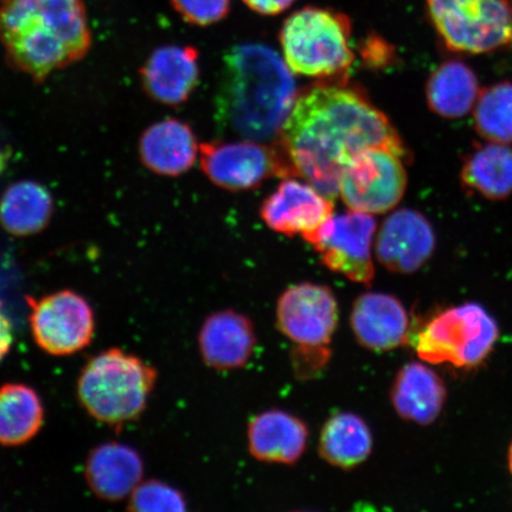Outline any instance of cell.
<instances>
[{"label": "cell", "instance_id": "obj_18", "mask_svg": "<svg viewBox=\"0 0 512 512\" xmlns=\"http://www.w3.org/2000/svg\"><path fill=\"white\" fill-rule=\"evenodd\" d=\"M310 431L306 422L283 409H268L249 421L248 450L258 462L294 465L304 456Z\"/></svg>", "mask_w": 512, "mask_h": 512}, {"label": "cell", "instance_id": "obj_22", "mask_svg": "<svg viewBox=\"0 0 512 512\" xmlns=\"http://www.w3.org/2000/svg\"><path fill=\"white\" fill-rule=\"evenodd\" d=\"M54 210L47 187L29 179L18 181L0 197V226L16 238H27L48 227Z\"/></svg>", "mask_w": 512, "mask_h": 512}, {"label": "cell", "instance_id": "obj_25", "mask_svg": "<svg viewBox=\"0 0 512 512\" xmlns=\"http://www.w3.org/2000/svg\"><path fill=\"white\" fill-rule=\"evenodd\" d=\"M44 407L34 388L23 383L0 386V445L28 444L42 430Z\"/></svg>", "mask_w": 512, "mask_h": 512}, {"label": "cell", "instance_id": "obj_4", "mask_svg": "<svg viewBox=\"0 0 512 512\" xmlns=\"http://www.w3.org/2000/svg\"><path fill=\"white\" fill-rule=\"evenodd\" d=\"M157 379L158 371L151 364L111 348L85 364L76 392L80 405L94 420L121 427L144 413Z\"/></svg>", "mask_w": 512, "mask_h": 512}, {"label": "cell", "instance_id": "obj_29", "mask_svg": "<svg viewBox=\"0 0 512 512\" xmlns=\"http://www.w3.org/2000/svg\"><path fill=\"white\" fill-rule=\"evenodd\" d=\"M170 3L183 21L196 27H209L228 16L232 0H170Z\"/></svg>", "mask_w": 512, "mask_h": 512}, {"label": "cell", "instance_id": "obj_7", "mask_svg": "<svg viewBox=\"0 0 512 512\" xmlns=\"http://www.w3.org/2000/svg\"><path fill=\"white\" fill-rule=\"evenodd\" d=\"M448 49L486 54L512 40V0H426Z\"/></svg>", "mask_w": 512, "mask_h": 512}, {"label": "cell", "instance_id": "obj_3", "mask_svg": "<svg viewBox=\"0 0 512 512\" xmlns=\"http://www.w3.org/2000/svg\"><path fill=\"white\" fill-rule=\"evenodd\" d=\"M0 44L9 66L40 83L92 48L82 0H0Z\"/></svg>", "mask_w": 512, "mask_h": 512}, {"label": "cell", "instance_id": "obj_6", "mask_svg": "<svg viewBox=\"0 0 512 512\" xmlns=\"http://www.w3.org/2000/svg\"><path fill=\"white\" fill-rule=\"evenodd\" d=\"M498 336L496 320L484 307L467 303L432 318L416 338L415 348L422 361L472 369L490 355Z\"/></svg>", "mask_w": 512, "mask_h": 512}, {"label": "cell", "instance_id": "obj_5", "mask_svg": "<svg viewBox=\"0 0 512 512\" xmlns=\"http://www.w3.org/2000/svg\"><path fill=\"white\" fill-rule=\"evenodd\" d=\"M350 18L332 9L305 6L285 19L279 41L292 73L347 82L355 61Z\"/></svg>", "mask_w": 512, "mask_h": 512}, {"label": "cell", "instance_id": "obj_12", "mask_svg": "<svg viewBox=\"0 0 512 512\" xmlns=\"http://www.w3.org/2000/svg\"><path fill=\"white\" fill-rule=\"evenodd\" d=\"M200 156L204 175L228 191L252 190L273 176H290L278 147L254 140L204 143Z\"/></svg>", "mask_w": 512, "mask_h": 512}, {"label": "cell", "instance_id": "obj_26", "mask_svg": "<svg viewBox=\"0 0 512 512\" xmlns=\"http://www.w3.org/2000/svg\"><path fill=\"white\" fill-rule=\"evenodd\" d=\"M462 181L467 188L492 201L512 194V149L505 144L479 146L466 158Z\"/></svg>", "mask_w": 512, "mask_h": 512}, {"label": "cell", "instance_id": "obj_13", "mask_svg": "<svg viewBox=\"0 0 512 512\" xmlns=\"http://www.w3.org/2000/svg\"><path fill=\"white\" fill-rule=\"evenodd\" d=\"M260 215L274 232L305 240L334 215V201L309 182L290 178L265 198Z\"/></svg>", "mask_w": 512, "mask_h": 512}, {"label": "cell", "instance_id": "obj_16", "mask_svg": "<svg viewBox=\"0 0 512 512\" xmlns=\"http://www.w3.org/2000/svg\"><path fill=\"white\" fill-rule=\"evenodd\" d=\"M198 60L194 47L165 46L153 50L140 69L145 93L165 106L183 105L200 82Z\"/></svg>", "mask_w": 512, "mask_h": 512}, {"label": "cell", "instance_id": "obj_14", "mask_svg": "<svg viewBox=\"0 0 512 512\" xmlns=\"http://www.w3.org/2000/svg\"><path fill=\"white\" fill-rule=\"evenodd\" d=\"M435 234L426 217L412 209L395 211L377 234L375 253L388 271L412 274L432 258Z\"/></svg>", "mask_w": 512, "mask_h": 512}, {"label": "cell", "instance_id": "obj_19", "mask_svg": "<svg viewBox=\"0 0 512 512\" xmlns=\"http://www.w3.org/2000/svg\"><path fill=\"white\" fill-rule=\"evenodd\" d=\"M144 472V460L136 448L118 441L94 447L85 465L89 489L101 501L110 503L128 498L142 482Z\"/></svg>", "mask_w": 512, "mask_h": 512}, {"label": "cell", "instance_id": "obj_30", "mask_svg": "<svg viewBox=\"0 0 512 512\" xmlns=\"http://www.w3.org/2000/svg\"><path fill=\"white\" fill-rule=\"evenodd\" d=\"M331 360V349L294 348L292 364L298 379H312L322 373Z\"/></svg>", "mask_w": 512, "mask_h": 512}, {"label": "cell", "instance_id": "obj_8", "mask_svg": "<svg viewBox=\"0 0 512 512\" xmlns=\"http://www.w3.org/2000/svg\"><path fill=\"white\" fill-rule=\"evenodd\" d=\"M402 158L386 147H370L352 158L339 182V195L350 210L383 214L402 200L407 174Z\"/></svg>", "mask_w": 512, "mask_h": 512}, {"label": "cell", "instance_id": "obj_2", "mask_svg": "<svg viewBox=\"0 0 512 512\" xmlns=\"http://www.w3.org/2000/svg\"><path fill=\"white\" fill-rule=\"evenodd\" d=\"M296 99V81L277 51L243 43L224 55L215 101L222 130L260 143L279 137Z\"/></svg>", "mask_w": 512, "mask_h": 512}, {"label": "cell", "instance_id": "obj_33", "mask_svg": "<svg viewBox=\"0 0 512 512\" xmlns=\"http://www.w3.org/2000/svg\"><path fill=\"white\" fill-rule=\"evenodd\" d=\"M508 463H509V470H510L511 475H512V443H511V445L509 447Z\"/></svg>", "mask_w": 512, "mask_h": 512}, {"label": "cell", "instance_id": "obj_31", "mask_svg": "<svg viewBox=\"0 0 512 512\" xmlns=\"http://www.w3.org/2000/svg\"><path fill=\"white\" fill-rule=\"evenodd\" d=\"M249 9L264 16H277L291 8L294 0H242Z\"/></svg>", "mask_w": 512, "mask_h": 512}, {"label": "cell", "instance_id": "obj_11", "mask_svg": "<svg viewBox=\"0 0 512 512\" xmlns=\"http://www.w3.org/2000/svg\"><path fill=\"white\" fill-rule=\"evenodd\" d=\"M275 320L294 348L330 349L339 323L335 293L322 284L288 286L278 298Z\"/></svg>", "mask_w": 512, "mask_h": 512}, {"label": "cell", "instance_id": "obj_17", "mask_svg": "<svg viewBox=\"0 0 512 512\" xmlns=\"http://www.w3.org/2000/svg\"><path fill=\"white\" fill-rule=\"evenodd\" d=\"M350 326L363 348L383 352L407 342L409 318L405 306L392 294L367 292L352 305Z\"/></svg>", "mask_w": 512, "mask_h": 512}, {"label": "cell", "instance_id": "obj_23", "mask_svg": "<svg viewBox=\"0 0 512 512\" xmlns=\"http://www.w3.org/2000/svg\"><path fill=\"white\" fill-rule=\"evenodd\" d=\"M373 446L367 422L351 412L331 415L319 433V457L341 470H352L366 462Z\"/></svg>", "mask_w": 512, "mask_h": 512}, {"label": "cell", "instance_id": "obj_20", "mask_svg": "<svg viewBox=\"0 0 512 512\" xmlns=\"http://www.w3.org/2000/svg\"><path fill=\"white\" fill-rule=\"evenodd\" d=\"M200 145L183 121L166 119L151 125L139 140V156L145 168L160 176L177 177L194 166Z\"/></svg>", "mask_w": 512, "mask_h": 512}, {"label": "cell", "instance_id": "obj_28", "mask_svg": "<svg viewBox=\"0 0 512 512\" xmlns=\"http://www.w3.org/2000/svg\"><path fill=\"white\" fill-rule=\"evenodd\" d=\"M127 509L139 512H179L188 510L182 491L162 480H142L128 496Z\"/></svg>", "mask_w": 512, "mask_h": 512}, {"label": "cell", "instance_id": "obj_32", "mask_svg": "<svg viewBox=\"0 0 512 512\" xmlns=\"http://www.w3.org/2000/svg\"><path fill=\"white\" fill-rule=\"evenodd\" d=\"M14 344V330L10 319L0 312V362L8 356Z\"/></svg>", "mask_w": 512, "mask_h": 512}, {"label": "cell", "instance_id": "obj_21", "mask_svg": "<svg viewBox=\"0 0 512 512\" xmlns=\"http://www.w3.org/2000/svg\"><path fill=\"white\" fill-rule=\"evenodd\" d=\"M447 398L443 379L421 363L403 366L393 382L390 399L400 418L422 426L439 418Z\"/></svg>", "mask_w": 512, "mask_h": 512}, {"label": "cell", "instance_id": "obj_9", "mask_svg": "<svg viewBox=\"0 0 512 512\" xmlns=\"http://www.w3.org/2000/svg\"><path fill=\"white\" fill-rule=\"evenodd\" d=\"M32 338L46 354L64 357L78 354L92 343L95 317L91 304L70 290L27 298Z\"/></svg>", "mask_w": 512, "mask_h": 512}, {"label": "cell", "instance_id": "obj_1", "mask_svg": "<svg viewBox=\"0 0 512 512\" xmlns=\"http://www.w3.org/2000/svg\"><path fill=\"white\" fill-rule=\"evenodd\" d=\"M277 147L288 174L306 179L331 201L345 168L357 153L386 147L407 150L389 119L345 83H324L297 96L281 127Z\"/></svg>", "mask_w": 512, "mask_h": 512}, {"label": "cell", "instance_id": "obj_10", "mask_svg": "<svg viewBox=\"0 0 512 512\" xmlns=\"http://www.w3.org/2000/svg\"><path fill=\"white\" fill-rule=\"evenodd\" d=\"M376 221L371 214L351 210L332 215L306 242L315 248L322 264L352 283L369 286L375 277L371 246Z\"/></svg>", "mask_w": 512, "mask_h": 512}, {"label": "cell", "instance_id": "obj_15", "mask_svg": "<svg viewBox=\"0 0 512 512\" xmlns=\"http://www.w3.org/2000/svg\"><path fill=\"white\" fill-rule=\"evenodd\" d=\"M256 343L252 319L232 309L211 313L198 332L202 361L217 371L245 368L252 360Z\"/></svg>", "mask_w": 512, "mask_h": 512}, {"label": "cell", "instance_id": "obj_24", "mask_svg": "<svg viewBox=\"0 0 512 512\" xmlns=\"http://www.w3.org/2000/svg\"><path fill=\"white\" fill-rule=\"evenodd\" d=\"M480 93L473 70L460 61H447L427 81L428 107L440 117L462 118L476 105Z\"/></svg>", "mask_w": 512, "mask_h": 512}, {"label": "cell", "instance_id": "obj_27", "mask_svg": "<svg viewBox=\"0 0 512 512\" xmlns=\"http://www.w3.org/2000/svg\"><path fill=\"white\" fill-rule=\"evenodd\" d=\"M476 131L490 143H512V83L499 82L479 93L475 105Z\"/></svg>", "mask_w": 512, "mask_h": 512}]
</instances>
